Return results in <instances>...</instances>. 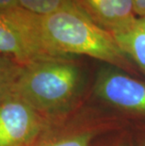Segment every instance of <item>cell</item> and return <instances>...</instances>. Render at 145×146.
<instances>
[{
    "label": "cell",
    "mask_w": 145,
    "mask_h": 146,
    "mask_svg": "<svg viewBox=\"0 0 145 146\" xmlns=\"http://www.w3.org/2000/svg\"><path fill=\"white\" fill-rule=\"evenodd\" d=\"M12 12L49 57L88 56L119 69L132 70V62L120 49L112 34L93 23L76 7L47 15H37L21 8Z\"/></svg>",
    "instance_id": "6da1fadb"
},
{
    "label": "cell",
    "mask_w": 145,
    "mask_h": 146,
    "mask_svg": "<svg viewBox=\"0 0 145 146\" xmlns=\"http://www.w3.org/2000/svg\"><path fill=\"white\" fill-rule=\"evenodd\" d=\"M81 84V70L70 57L47 58L24 67L13 94L49 117L75 100Z\"/></svg>",
    "instance_id": "7a4b0ae2"
},
{
    "label": "cell",
    "mask_w": 145,
    "mask_h": 146,
    "mask_svg": "<svg viewBox=\"0 0 145 146\" xmlns=\"http://www.w3.org/2000/svg\"><path fill=\"white\" fill-rule=\"evenodd\" d=\"M52 125L49 117L18 95L0 102V146H27Z\"/></svg>",
    "instance_id": "3957f363"
},
{
    "label": "cell",
    "mask_w": 145,
    "mask_h": 146,
    "mask_svg": "<svg viewBox=\"0 0 145 146\" xmlns=\"http://www.w3.org/2000/svg\"><path fill=\"white\" fill-rule=\"evenodd\" d=\"M95 92L106 103L123 111L145 114V82L115 69L99 72Z\"/></svg>",
    "instance_id": "277c9868"
},
{
    "label": "cell",
    "mask_w": 145,
    "mask_h": 146,
    "mask_svg": "<svg viewBox=\"0 0 145 146\" xmlns=\"http://www.w3.org/2000/svg\"><path fill=\"white\" fill-rule=\"evenodd\" d=\"M0 54L23 66L53 58L45 54L26 27L11 11L0 12Z\"/></svg>",
    "instance_id": "5b68a950"
},
{
    "label": "cell",
    "mask_w": 145,
    "mask_h": 146,
    "mask_svg": "<svg viewBox=\"0 0 145 146\" xmlns=\"http://www.w3.org/2000/svg\"><path fill=\"white\" fill-rule=\"evenodd\" d=\"M89 19L110 33L123 29L136 18L132 0H72Z\"/></svg>",
    "instance_id": "8992f818"
},
{
    "label": "cell",
    "mask_w": 145,
    "mask_h": 146,
    "mask_svg": "<svg viewBox=\"0 0 145 146\" xmlns=\"http://www.w3.org/2000/svg\"><path fill=\"white\" fill-rule=\"evenodd\" d=\"M111 34L123 54L145 74V16Z\"/></svg>",
    "instance_id": "52a82bcc"
},
{
    "label": "cell",
    "mask_w": 145,
    "mask_h": 146,
    "mask_svg": "<svg viewBox=\"0 0 145 146\" xmlns=\"http://www.w3.org/2000/svg\"><path fill=\"white\" fill-rule=\"evenodd\" d=\"M96 130L88 127L54 129L52 125L27 146H91Z\"/></svg>",
    "instance_id": "ba28073f"
},
{
    "label": "cell",
    "mask_w": 145,
    "mask_h": 146,
    "mask_svg": "<svg viewBox=\"0 0 145 146\" xmlns=\"http://www.w3.org/2000/svg\"><path fill=\"white\" fill-rule=\"evenodd\" d=\"M24 67L12 58L0 54V102L14 94Z\"/></svg>",
    "instance_id": "9c48e42d"
},
{
    "label": "cell",
    "mask_w": 145,
    "mask_h": 146,
    "mask_svg": "<svg viewBox=\"0 0 145 146\" xmlns=\"http://www.w3.org/2000/svg\"><path fill=\"white\" fill-rule=\"evenodd\" d=\"M19 7L37 15H47L62 9L75 7L72 0H18Z\"/></svg>",
    "instance_id": "30bf717a"
},
{
    "label": "cell",
    "mask_w": 145,
    "mask_h": 146,
    "mask_svg": "<svg viewBox=\"0 0 145 146\" xmlns=\"http://www.w3.org/2000/svg\"><path fill=\"white\" fill-rule=\"evenodd\" d=\"M20 8L18 0H0V12L10 11Z\"/></svg>",
    "instance_id": "8fae6325"
},
{
    "label": "cell",
    "mask_w": 145,
    "mask_h": 146,
    "mask_svg": "<svg viewBox=\"0 0 145 146\" xmlns=\"http://www.w3.org/2000/svg\"><path fill=\"white\" fill-rule=\"evenodd\" d=\"M134 11L137 17L145 16V0H132Z\"/></svg>",
    "instance_id": "7c38bea8"
}]
</instances>
